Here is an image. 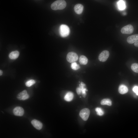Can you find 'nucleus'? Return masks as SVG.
<instances>
[{
	"label": "nucleus",
	"mask_w": 138,
	"mask_h": 138,
	"mask_svg": "<svg viewBox=\"0 0 138 138\" xmlns=\"http://www.w3.org/2000/svg\"><path fill=\"white\" fill-rule=\"evenodd\" d=\"M66 5V2L64 0H57L51 4V7L52 10H56L63 9Z\"/></svg>",
	"instance_id": "1"
},
{
	"label": "nucleus",
	"mask_w": 138,
	"mask_h": 138,
	"mask_svg": "<svg viewBox=\"0 0 138 138\" xmlns=\"http://www.w3.org/2000/svg\"><path fill=\"white\" fill-rule=\"evenodd\" d=\"M60 34L61 37H65L67 36L70 32L69 27L67 25L62 24L60 27Z\"/></svg>",
	"instance_id": "2"
},
{
	"label": "nucleus",
	"mask_w": 138,
	"mask_h": 138,
	"mask_svg": "<svg viewBox=\"0 0 138 138\" xmlns=\"http://www.w3.org/2000/svg\"><path fill=\"white\" fill-rule=\"evenodd\" d=\"M79 87L76 89V91L78 95L82 94L83 97H85L86 95V91L87 90L86 88L85 84L81 82L79 84Z\"/></svg>",
	"instance_id": "3"
},
{
	"label": "nucleus",
	"mask_w": 138,
	"mask_h": 138,
	"mask_svg": "<svg viewBox=\"0 0 138 138\" xmlns=\"http://www.w3.org/2000/svg\"><path fill=\"white\" fill-rule=\"evenodd\" d=\"M78 59V56L77 54L73 52H70L67 54L66 59L69 62L72 63L77 61Z\"/></svg>",
	"instance_id": "4"
},
{
	"label": "nucleus",
	"mask_w": 138,
	"mask_h": 138,
	"mask_svg": "<svg viewBox=\"0 0 138 138\" xmlns=\"http://www.w3.org/2000/svg\"><path fill=\"white\" fill-rule=\"evenodd\" d=\"M90 113L89 110L87 108H85L80 110L79 115L84 121H86L88 119Z\"/></svg>",
	"instance_id": "5"
},
{
	"label": "nucleus",
	"mask_w": 138,
	"mask_h": 138,
	"mask_svg": "<svg viewBox=\"0 0 138 138\" xmlns=\"http://www.w3.org/2000/svg\"><path fill=\"white\" fill-rule=\"evenodd\" d=\"M134 28L131 25H128L123 27L121 29V32L124 34H130L132 33L133 31Z\"/></svg>",
	"instance_id": "6"
},
{
	"label": "nucleus",
	"mask_w": 138,
	"mask_h": 138,
	"mask_svg": "<svg viewBox=\"0 0 138 138\" xmlns=\"http://www.w3.org/2000/svg\"><path fill=\"white\" fill-rule=\"evenodd\" d=\"M109 52L107 50L103 51L99 55L98 59L99 61L102 62L106 61L109 56Z\"/></svg>",
	"instance_id": "7"
},
{
	"label": "nucleus",
	"mask_w": 138,
	"mask_h": 138,
	"mask_svg": "<svg viewBox=\"0 0 138 138\" xmlns=\"http://www.w3.org/2000/svg\"><path fill=\"white\" fill-rule=\"evenodd\" d=\"M13 112L14 115L17 116H21L24 114V109L20 107H15L13 110Z\"/></svg>",
	"instance_id": "8"
},
{
	"label": "nucleus",
	"mask_w": 138,
	"mask_h": 138,
	"mask_svg": "<svg viewBox=\"0 0 138 138\" xmlns=\"http://www.w3.org/2000/svg\"><path fill=\"white\" fill-rule=\"evenodd\" d=\"M31 123L33 126L38 130H40L42 128V124L38 120L34 119L31 121Z\"/></svg>",
	"instance_id": "9"
},
{
	"label": "nucleus",
	"mask_w": 138,
	"mask_h": 138,
	"mask_svg": "<svg viewBox=\"0 0 138 138\" xmlns=\"http://www.w3.org/2000/svg\"><path fill=\"white\" fill-rule=\"evenodd\" d=\"M83 6L80 4L76 5L74 7V10L75 13L78 14H81L83 11Z\"/></svg>",
	"instance_id": "10"
},
{
	"label": "nucleus",
	"mask_w": 138,
	"mask_h": 138,
	"mask_svg": "<svg viewBox=\"0 0 138 138\" xmlns=\"http://www.w3.org/2000/svg\"><path fill=\"white\" fill-rule=\"evenodd\" d=\"M138 40V34H135L129 37L127 39V42L132 44Z\"/></svg>",
	"instance_id": "11"
},
{
	"label": "nucleus",
	"mask_w": 138,
	"mask_h": 138,
	"mask_svg": "<svg viewBox=\"0 0 138 138\" xmlns=\"http://www.w3.org/2000/svg\"><path fill=\"white\" fill-rule=\"evenodd\" d=\"M118 91L120 93L123 94L126 93L128 91V89L125 85H121L119 86Z\"/></svg>",
	"instance_id": "12"
},
{
	"label": "nucleus",
	"mask_w": 138,
	"mask_h": 138,
	"mask_svg": "<svg viewBox=\"0 0 138 138\" xmlns=\"http://www.w3.org/2000/svg\"><path fill=\"white\" fill-rule=\"evenodd\" d=\"M19 53L17 51H13L9 54V57L11 59H15L19 56Z\"/></svg>",
	"instance_id": "13"
},
{
	"label": "nucleus",
	"mask_w": 138,
	"mask_h": 138,
	"mask_svg": "<svg viewBox=\"0 0 138 138\" xmlns=\"http://www.w3.org/2000/svg\"><path fill=\"white\" fill-rule=\"evenodd\" d=\"M74 95L73 93L69 91L67 93L64 97V99L65 100L67 101H70L73 99Z\"/></svg>",
	"instance_id": "14"
},
{
	"label": "nucleus",
	"mask_w": 138,
	"mask_h": 138,
	"mask_svg": "<svg viewBox=\"0 0 138 138\" xmlns=\"http://www.w3.org/2000/svg\"><path fill=\"white\" fill-rule=\"evenodd\" d=\"M79 62L80 64L85 65L88 63V59L85 56L82 55L79 57Z\"/></svg>",
	"instance_id": "15"
},
{
	"label": "nucleus",
	"mask_w": 138,
	"mask_h": 138,
	"mask_svg": "<svg viewBox=\"0 0 138 138\" xmlns=\"http://www.w3.org/2000/svg\"><path fill=\"white\" fill-rule=\"evenodd\" d=\"M100 103L102 105H108L109 106L111 105L112 103L111 100L109 99H104L102 100Z\"/></svg>",
	"instance_id": "16"
},
{
	"label": "nucleus",
	"mask_w": 138,
	"mask_h": 138,
	"mask_svg": "<svg viewBox=\"0 0 138 138\" xmlns=\"http://www.w3.org/2000/svg\"><path fill=\"white\" fill-rule=\"evenodd\" d=\"M117 5L119 9L121 10L124 9L125 7V3L123 0H120L117 3Z\"/></svg>",
	"instance_id": "17"
},
{
	"label": "nucleus",
	"mask_w": 138,
	"mask_h": 138,
	"mask_svg": "<svg viewBox=\"0 0 138 138\" xmlns=\"http://www.w3.org/2000/svg\"><path fill=\"white\" fill-rule=\"evenodd\" d=\"M26 90H24L19 93L17 96V99L20 100H22L23 97L27 94Z\"/></svg>",
	"instance_id": "18"
},
{
	"label": "nucleus",
	"mask_w": 138,
	"mask_h": 138,
	"mask_svg": "<svg viewBox=\"0 0 138 138\" xmlns=\"http://www.w3.org/2000/svg\"><path fill=\"white\" fill-rule=\"evenodd\" d=\"M132 70L134 72L138 73V64L134 63L132 64L131 67Z\"/></svg>",
	"instance_id": "19"
},
{
	"label": "nucleus",
	"mask_w": 138,
	"mask_h": 138,
	"mask_svg": "<svg viewBox=\"0 0 138 138\" xmlns=\"http://www.w3.org/2000/svg\"><path fill=\"white\" fill-rule=\"evenodd\" d=\"M71 68L74 70H78L80 68V66L76 62L72 63L71 65Z\"/></svg>",
	"instance_id": "20"
},
{
	"label": "nucleus",
	"mask_w": 138,
	"mask_h": 138,
	"mask_svg": "<svg viewBox=\"0 0 138 138\" xmlns=\"http://www.w3.org/2000/svg\"><path fill=\"white\" fill-rule=\"evenodd\" d=\"M36 81L33 79L27 81L25 83L26 85L28 87H30L34 84Z\"/></svg>",
	"instance_id": "21"
},
{
	"label": "nucleus",
	"mask_w": 138,
	"mask_h": 138,
	"mask_svg": "<svg viewBox=\"0 0 138 138\" xmlns=\"http://www.w3.org/2000/svg\"><path fill=\"white\" fill-rule=\"evenodd\" d=\"M95 111L97 112V114L99 116H102L104 114V111L100 108L97 107L96 108Z\"/></svg>",
	"instance_id": "22"
},
{
	"label": "nucleus",
	"mask_w": 138,
	"mask_h": 138,
	"mask_svg": "<svg viewBox=\"0 0 138 138\" xmlns=\"http://www.w3.org/2000/svg\"><path fill=\"white\" fill-rule=\"evenodd\" d=\"M133 90L136 95H138V86H135L133 88Z\"/></svg>",
	"instance_id": "23"
},
{
	"label": "nucleus",
	"mask_w": 138,
	"mask_h": 138,
	"mask_svg": "<svg viewBox=\"0 0 138 138\" xmlns=\"http://www.w3.org/2000/svg\"><path fill=\"white\" fill-rule=\"evenodd\" d=\"M29 97V95L27 93L22 98V100H25L28 99Z\"/></svg>",
	"instance_id": "24"
},
{
	"label": "nucleus",
	"mask_w": 138,
	"mask_h": 138,
	"mask_svg": "<svg viewBox=\"0 0 138 138\" xmlns=\"http://www.w3.org/2000/svg\"><path fill=\"white\" fill-rule=\"evenodd\" d=\"M134 46L137 47H138V40L134 43Z\"/></svg>",
	"instance_id": "25"
},
{
	"label": "nucleus",
	"mask_w": 138,
	"mask_h": 138,
	"mask_svg": "<svg viewBox=\"0 0 138 138\" xmlns=\"http://www.w3.org/2000/svg\"><path fill=\"white\" fill-rule=\"evenodd\" d=\"M3 72L1 70H0V76L2 75L3 74Z\"/></svg>",
	"instance_id": "26"
}]
</instances>
